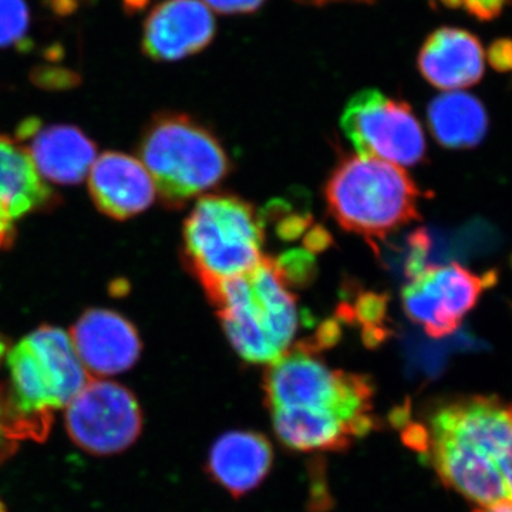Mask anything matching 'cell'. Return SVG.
<instances>
[{
	"mask_svg": "<svg viewBox=\"0 0 512 512\" xmlns=\"http://www.w3.org/2000/svg\"><path fill=\"white\" fill-rule=\"evenodd\" d=\"M406 441L451 490L481 508L512 501V403L468 396L436 404Z\"/></svg>",
	"mask_w": 512,
	"mask_h": 512,
	"instance_id": "6da1fadb",
	"label": "cell"
},
{
	"mask_svg": "<svg viewBox=\"0 0 512 512\" xmlns=\"http://www.w3.org/2000/svg\"><path fill=\"white\" fill-rule=\"evenodd\" d=\"M10 383L0 389V427L9 440L43 441L53 413L89 383L72 340L62 329H37L8 353Z\"/></svg>",
	"mask_w": 512,
	"mask_h": 512,
	"instance_id": "7a4b0ae2",
	"label": "cell"
},
{
	"mask_svg": "<svg viewBox=\"0 0 512 512\" xmlns=\"http://www.w3.org/2000/svg\"><path fill=\"white\" fill-rule=\"evenodd\" d=\"M207 298L245 362L269 366L292 348L298 309L275 259L264 256L252 271L222 282Z\"/></svg>",
	"mask_w": 512,
	"mask_h": 512,
	"instance_id": "3957f363",
	"label": "cell"
},
{
	"mask_svg": "<svg viewBox=\"0 0 512 512\" xmlns=\"http://www.w3.org/2000/svg\"><path fill=\"white\" fill-rule=\"evenodd\" d=\"M420 197L403 167L372 157L343 158L325 185L333 220L372 245L419 220Z\"/></svg>",
	"mask_w": 512,
	"mask_h": 512,
	"instance_id": "277c9868",
	"label": "cell"
},
{
	"mask_svg": "<svg viewBox=\"0 0 512 512\" xmlns=\"http://www.w3.org/2000/svg\"><path fill=\"white\" fill-rule=\"evenodd\" d=\"M184 255L205 295L262 261L264 227L249 202L235 195H204L184 224Z\"/></svg>",
	"mask_w": 512,
	"mask_h": 512,
	"instance_id": "5b68a950",
	"label": "cell"
},
{
	"mask_svg": "<svg viewBox=\"0 0 512 512\" xmlns=\"http://www.w3.org/2000/svg\"><path fill=\"white\" fill-rule=\"evenodd\" d=\"M140 156L156 190L171 207L217 187L231 171L221 141L185 114L156 117L141 141Z\"/></svg>",
	"mask_w": 512,
	"mask_h": 512,
	"instance_id": "8992f818",
	"label": "cell"
},
{
	"mask_svg": "<svg viewBox=\"0 0 512 512\" xmlns=\"http://www.w3.org/2000/svg\"><path fill=\"white\" fill-rule=\"evenodd\" d=\"M262 384L269 412L311 410L355 423L367 433L375 429V417L370 414L375 397L372 380L330 369L311 345L301 343L289 349L268 366Z\"/></svg>",
	"mask_w": 512,
	"mask_h": 512,
	"instance_id": "52a82bcc",
	"label": "cell"
},
{
	"mask_svg": "<svg viewBox=\"0 0 512 512\" xmlns=\"http://www.w3.org/2000/svg\"><path fill=\"white\" fill-rule=\"evenodd\" d=\"M340 127L359 156L400 167H412L426 157V138L412 107L379 90L355 94L343 110Z\"/></svg>",
	"mask_w": 512,
	"mask_h": 512,
	"instance_id": "ba28073f",
	"label": "cell"
},
{
	"mask_svg": "<svg viewBox=\"0 0 512 512\" xmlns=\"http://www.w3.org/2000/svg\"><path fill=\"white\" fill-rule=\"evenodd\" d=\"M64 424L73 443L86 453L113 456L136 443L143 430V413L127 387L90 379L67 404Z\"/></svg>",
	"mask_w": 512,
	"mask_h": 512,
	"instance_id": "9c48e42d",
	"label": "cell"
},
{
	"mask_svg": "<svg viewBox=\"0 0 512 512\" xmlns=\"http://www.w3.org/2000/svg\"><path fill=\"white\" fill-rule=\"evenodd\" d=\"M494 281L495 274L480 276L458 264L424 266L404 286L403 309L431 338H446Z\"/></svg>",
	"mask_w": 512,
	"mask_h": 512,
	"instance_id": "30bf717a",
	"label": "cell"
},
{
	"mask_svg": "<svg viewBox=\"0 0 512 512\" xmlns=\"http://www.w3.org/2000/svg\"><path fill=\"white\" fill-rule=\"evenodd\" d=\"M215 19L201 0H164L144 23L143 50L157 62L197 55L215 36Z\"/></svg>",
	"mask_w": 512,
	"mask_h": 512,
	"instance_id": "8fae6325",
	"label": "cell"
},
{
	"mask_svg": "<svg viewBox=\"0 0 512 512\" xmlns=\"http://www.w3.org/2000/svg\"><path fill=\"white\" fill-rule=\"evenodd\" d=\"M69 336L84 369L96 379L126 372L140 357L137 330L119 313L106 309L84 313Z\"/></svg>",
	"mask_w": 512,
	"mask_h": 512,
	"instance_id": "7c38bea8",
	"label": "cell"
},
{
	"mask_svg": "<svg viewBox=\"0 0 512 512\" xmlns=\"http://www.w3.org/2000/svg\"><path fill=\"white\" fill-rule=\"evenodd\" d=\"M20 140H26V153L40 177L50 183H82L96 161V146L79 128L73 126H40L39 121H26L20 127Z\"/></svg>",
	"mask_w": 512,
	"mask_h": 512,
	"instance_id": "4fadbf2b",
	"label": "cell"
},
{
	"mask_svg": "<svg viewBox=\"0 0 512 512\" xmlns=\"http://www.w3.org/2000/svg\"><path fill=\"white\" fill-rule=\"evenodd\" d=\"M274 464V448L264 434L235 430L222 434L208 451L205 471L234 498L256 490Z\"/></svg>",
	"mask_w": 512,
	"mask_h": 512,
	"instance_id": "5bb4252c",
	"label": "cell"
},
{
	"mask_svg": "<svg viewBox=\"0 0 512 512\" xmlns=\"http://www.w3.org/2000/svg\"><path fill=\"white\" fill-rule=\"evenodd\" d=\"M89 188L97 208L116 220H127L147 210L157 192L144 164L121 153L96 158L89 173Z\"/></svg>",
	"mask_w": 512,
	"mask_h": 512,
	"instance_id": "9a60e30c",
	"label": "cell"
},
{
	"mask_svg": "<svg viewBox=\"0 0 512 512\" xmlns=\"http://www.w3.org/2000/svg\"><path fill=\"white\" fill-rule=\"evenodd\" d=\"M484 57L480 40L467 30L440 28L421 46L417 66L431 86L456 92L483 79Z\"/></svg>",
	"mask_w": 512,
	"mask_h": 512,
	"instance_id": "2e32d148",
	"label": "cell"
},
{
	"mask_svg": "<svg viewBox=\"0 0 512 512\" xmlns=\"http://www.w3.org/2000/svg\"><path fill=\"white\" fill-rule=\"evenodd\" d=\"M50 197L52 191L22 144L0 134V249L12 242L16 222L46 205Z\"/></svg>",
	"mask_w": 512,
	"mask_h": 512,
	"instance_id": "e0dca14e",
	"label": "cell"
},
{
	"mask_svg": "<svg viewBox=\"0 0 512 512\" xmlns=\"http://www.w3.org/2000/svg\"><path fill=\"white\" fill-rule=\"evenodd\" d=\"M276 437L298 453L345 451L367 431L333 414L301 409L271 410Z\"/></svg>",
	"mask_w": 512,
	"mask_h": 512,
	"instance_id": "ac0fdd59",
	"label": "cell"
},
{
	"mask_svg": "<svg viewBox=\"0 0 512 512\" xmlns=\"http://www.w3.org/2000/svg\"><path fill=\"white\" fill-rule=\"evenodd\" d=\"M427 119L437 143L446 148H474L487 136V110L473 94H440L431 101Z\"/></svg>",
	"mask_w": 512,
	"mask_h": 512,
	"instance_id": "d6986e66",
	"label": "cell"
},
{
	"mask_svg": "<svg viewBox=\"0 0 512 512\" xmlns=\"http://www.w3.org/2000/svg\"><path fill=\"white\" fill-rule=\"evenodd\" d=\"M29 22L25 0H0V47L25 46Z\"/></svg>",
	"mask_w": 512,
	"mask_h": 512,
	"instance_id": "ffe728a7",
	"label": "cell"
},
{
	"mask_svg": "<svg viewBox=\"0 0 512 512\" xmlns=\"http://www.w3.org/2000/svg\"><path fill=\"white\" fill-rule=\"evenodd\" d=\"M464 8L474 18L481 22H490L497 19L503 13L505 5L510 0H461Z\"/></svg>",
	"mask_w": 512,
	"mask_h": 512,
	"instance_id": "44dd1931",
	"label": "cell"
},
{
	"mask_svg": "<svg viewBox=\"0 0 512 512\" xmlns=\"http://www.w3.org/2000/svg\"><path fill=\"white\" fill-rule=\"evenodd\" d=\"M202 3L221 15H242L256 12L265 0H202Z\"/></svg>",
	"mask_w": 512,
	"mask_h": 512,
	"instance_id": "7402d4cb",
	"label": "cell"
},
{
	"mask_svg": "<svg viewBox=\"0 0 512 512\" xmlns=\"http://www.w3.org/2000/svg\"><path fill=\"white\" fill-rule=\"evenodd\" d=\"M487 57L488 63L497 72L512 73V40H495L488 49Z\"/></svg>",
	"mask_w": 512,
	"mask_h": 512,
	"instance_id": "603a6c76",
	"label": "cell"
},
{
	"mask_svg": "<svg viewBox=\"0 0 512 512\" xmlns=\"http://www.w3.org/2000/svg\"><path fill=\"white\" fill-rule=\"evenodd\" d=\"M49 3L53 10L60 15H67L79 8V0H49Z\"/></svg>",
	"mask_w": 512,
	"mask_h": 512,
	"instance_id": "cb8c5ba5",
	"label": "cell"
},
{
	"mask_svg": "<svg viewBox=\"0 0 512 512\" xmlns=\"http://www.w3.org/2000/svg\"><path fill=\"white\" fill-rule=\"evenodd\" d=\"M296 2L312 6H325L330 3H373L375 0H296Z\"/></svg>",
	"mask_w": 512,
	"mask_h": 512,
	"instance_id": "d4e9b609",
	"label": "cell"
},
{
	"mask_svg": "<svg viewBox=\"0 0 512 512\" xmlns=\"http://www.w3.org/2000/svg\"><path fill=\"white\" fill-rule=\"evenodd\" d=\"M15 441L9 440L8 437L3 433L2 427H0V461L3 458L8 457L12 453L13 447H15Z\"/></svg>",
	"mask_w": 512,
	"mask_h": 512,
	"instance_id": "484cf974",
	"label": "cell"
},
{
	"mask_svg": "<svg viewBox=\"0 0 512 512\" xmlns=\"http://www.w3.org/2000/svg\"><path fill=\"white\" fill-rule=\"evenodd\" d=\"M124 6H126L127 12H138V10H143L146 8L147 3L150 0H123Z\"/></svg>",
	"mask_w": 512,
	"mask_h": 512,
	"instance_id": "4316f807",
	"label": "cell"
},
{
	"mask_svg": "<svg viewBox=\"0 0 512 512\" xmlns=\"http://www.w3.org/2000/svg\"><path fill=\"white\" fill-rule=\"evenodd\" d=\"M476 512H512V501L493 505V507L480 508Z\"/></svg>",
	"mask_w": 512,
	"mask_h": 512,
	"instance_id": "83f0119b",
	"label": "cell"
},
{
	"mask_svg": "<svg viewBox=\"0 0 512 512\" xmlns=\"http://www.w3.org/2000/svg\"><path fill=\"white\" fill-rule=\"evenodd\" d=\"M439 2L447 9H460L463 6L461 0H439Z\"/></svg>",
	"mask_w": 512,
	"mask_h": 512,
	"instance_id": "f1b7e54d",
	"label": "cell"
},
{
	"mask_svg": "<svg viewBox=\"0 0 512 512\" xmlns=\"http://www.w3.org/2000/svg\"><path fill=\"white\" fill-rule=\"evenodd\" d=\"M0 512H8V510H6L5 504H3L2 501H0Z\"/></svg>",
	"mask_w": 512,
	"mask_h": 512,
	"instance_id": "f546056e",
	"label": "cell"
}]
</instances>
